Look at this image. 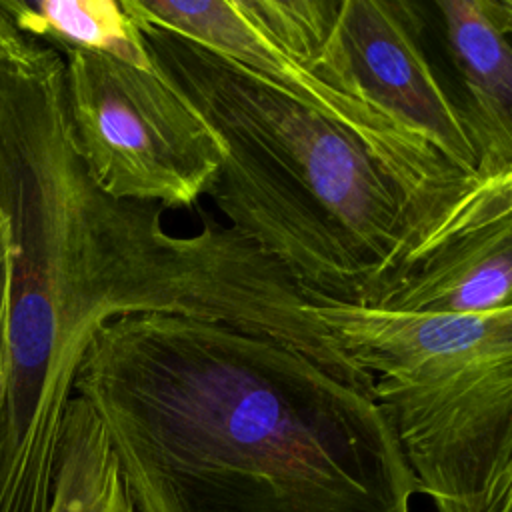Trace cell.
I'll use <instances>...</instances> for the list:
<instances>
[{"label": "cell", "mask_w": 512, "mask_h": 512, "mask_svg": "<svg viewBox=\"0 0 512 512\" xmlns=\"http://www.w3.org/2000/svg\"><path fill=\"white\" fill-rule=\"evenodd\" d=\"M74 394L102 422L136 512H412L380 404L270 336L120 316L94 334Z\"/></svg>", "instance_id": "2"}, {"label": "cell", "mask_w": 512, "mask_h": 512, "mask_svg": "<svg viewBox=\"0 0 512 512\" xmlns=\"http://www.w3.org/2000/svg\"><path fill=\"white\" fill-rule=\"evenodd\" d=\"M48 512H136L102 422L76 394L64 414Z\"/></svg>", "instance_id": "11"}, {"label": "cell", "mask_w": 512, "mask_h": 512, "mask_svg": "<svg viewBox=\"0 0 512 512\" xmlns=\"http://www.w3.org/2000/svg\"><path fill=\"white\" fill-rule=\"evenodd\" d=\"M306 314L372 378L434 512H512V306L412 314L328 302Z\"/></svg>", "instance_id": "4"}, {"label": "cell", "mask_w": 512, "mask_h": 512, "mask_svg": "<svg viewBox=\"0 0 512 512\" xmlns=\"http://www.w3.org/2000/svg\"><path fill=\"white\" fill-rule=\"evenodd\" d=\"M236 6L276 46L312 72L340 0H236Z\"/></svg>", "instance_id": "12"}, {"label": "cell", "mask_w": 512, "mask_h": 512, "mask_svg": "<svg viewBox=\"0 0 512 512\" xmlns=\"http://www.w3.org/2000/svg\"><path fill=\"white\" fill-rule=\"evenodd\" d=\"M122 4L136 24L158 26L190 38L380 146L416 152L436 148L322 82L256 28L238 10L236 0H122Z\"/></svg>", "instance_id": "8"}, {"label": "cell", "mask_w": 512, "mask_h": 512, "mask_svg": "<svg viewBox=\"0 0 512 512\" xmlns=\"http://www.w3.org/2000/svg\"><path fill=\"white\" fill-rule=\"evenodd\" d=\"M512 306V172L480 178L376 306L490 314Z\"/></svg>", "instance_id": "7"}, {"label": "cell", "mask_w": 512, "mask_h": 512, "mask_svg": "<svg viewBox=\"0 0 512 512\" xmlns=\"http://www.w3.org/2000/svg\"><path fill=\"white\" fill-rule=\"evenodd\" d=\"M424 30L426 14L418 2L340 0L312 72L476 172V152L428 60Z\"/></svg>", "instance_id": "6"}, {"label": "cell", "mask_w": 512, "mask_h": 512, "mask_svg": "<svg viewBox=\"0 0 512 512\" xmlns=\"http://www.w3.org/2000/svg\"><path fill=\"white\" fill-rule=\"evenodd\" d=\"M62 58L74 144L94 184L116 200L194 206L224 156L194 106L156 66L82 50Z\"/></svg>", "instance_id": "5"}, {"label": "cell", "mask_w": 512, "mask_h": 512, "mask_svg": "<svg viewBox=\"0 0 512 512\" xmlns=\"http://www.w3.org/2000/svg\"><path fill=\"white\" fill-rule=\"evenodd\" d=\"M0 8L18 30L60 54L82 50L154 68L144 34L122 0H0Z\"/></svg>", "instance_id": "10"}, {"label": "cell", "mask_w": 512, "mask_h": 512, "mask_svg": "<svg viewBox=\"0 0 512 512\" xmlns=\"http://www.w3.org/2000/svg\"><path fill=\"white\" fill-rule=\"evenodd\" d=\"M8 270H10V250L6 228L0 216V374L4 360V332H6V306H8Z\"/></svg>", "instance_id": "13"}, {"label": "cell", "mask_w": 512, "mask_h": 512, "mask_svg": "<svg viewBox=\"0 0 512 512\" xmlns=\"http://www.w3.org/2000/svg\"><path fill=\"white\" fill-rule=\"evenodd\" d=\"M138 26L222 144L206 194L310 304L376 306L480 180L436 148L380 146L190 38Z\"/></svg>", "instance_id": "3"}, {"label": "cell", "mask_w": 512, "mask_h": 512, "mask_svg": "<svg viewBox=\"0 0 512 512\" xmlns=\"http://www.w3.org/2000/svg\"><path fill=\"white\" fill-rule=\"evenodd\" d=\"M0 216L10 270L0 374V512H48L66 408L94 334L130 314L222 322L284 342L370 390L278 262L230 226H164L116 200L74 144L64 58L0 8Z\"/></svg>", "instance_id": "1"}, {"label": "cell", "mask_w": 512, "mask_h": 512, "mask_svg": "<svg viewBox=\"0 0 512 512\" xmlns=\"http://www.w3.org/2000/svg\"><path fill=\"white\" fill-rule=\"evenodd\" d=\"M476 174L512 172V0H436Z\"/></svg>", "instance_id": "9"}]
</instances>
